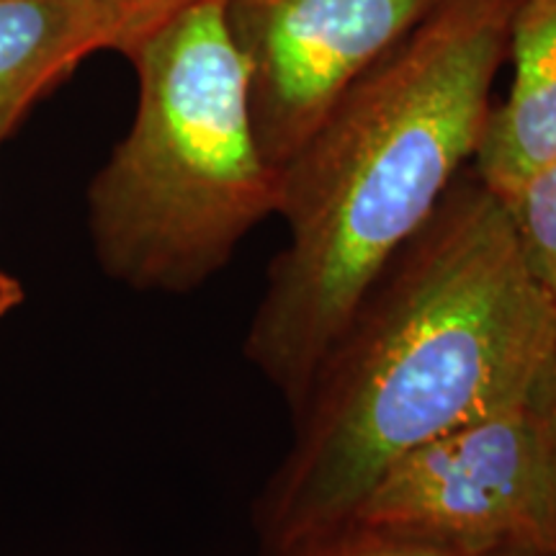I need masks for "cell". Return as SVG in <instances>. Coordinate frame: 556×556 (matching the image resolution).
Returning a JSON list of instances; mask_svg holds the SVG:
<instances>
[{"label":"cell","instance_id":"obj_2","mask_svg":"<svg viewBox=\"0 0 556 556\" xmlns=\"http://www.w3.org/2000/svg\"><path fill=\"white\" fill-rule=\"evenodd\" d=\"M516 3L443 0L281 168L287 242L242 353L289 409L364 291L475 160Z\"/></svg>","mask_w":556,"mask_h":556},{"label":"cell","instance_id":"obj_9","mask_svg":"<svg viewBox=\"0 0 556 556\" xmlns=\"http://www.w3.org/2000/svg\"><path fill=\"white\" fill-rule=\"evenodd\" d=\"M287 556H513L495 552L446 544V541L417 536V533L392 531L364 523H348L332 528L309 544L294 548Z\"/></svg>","mask_w":556,"mask_h":556},{"label":"cell","instance_id":"obj_10","mask_svg":"<svg viewBox=\"0 0 556 556\" xmlns=\"http://www.w3.org/2000/svg\"><path fill=\"white\" fill-rule=\"evenodd\" d=\"M106 3L119 13L124 26H127V45H124L122 54L137 37L157 26L160 21L170 18L173 13L189 9L193 3H204V0H106Z\"/></svg>","mask_w":556,"mask_h":556},{"label":"cell","instance_id":"obj_7","mask_svg":"<svg viewBox=\"0 0 556 556\" xmlns=\"http://www.w3.org/2000/svg\"><path fill=\"white\" fill-rule=\"evenodd\" d=\"M507 62L513 80L492 106L471 170L495 193L556 157V0H518Z\"/></svg>","mask_w":556,"mask_h":556},{"label":"cell","instance_id":"obj_3","mask_svg":"<svg viewBox=\"0 0 556 556\" xmlns=\"http://www.w3.org/2000/svg\"><path fill=\"white\" fill-rule=\"evenodd\" d=\"M124 54L137 111L90 180V240L103 274L124 287L189 294L276 217L281 170L255 137L227 0L173 13Z\"/></svg>","mask_w":556,"mask_h":556},{"label":"cell","instance_id":"obj_11","mask_svg":"<svg viewBox=\"0 0 556 556\" xmlns=\"http://www.w3.org/2000/svg\"><path fill=\"white\" fill-rule=\"evenodd\" d=\"M21 302H24V287L0 266V319L9 315L11 309H16Z\"/></svg>","mask_w":556,"mask_h":556},{"label":"cell","instance_id":"obj_1","mask_svg":"<svg viewBox=\"0 0 556 556\" xmlns=\"http://www.w3.org/2000/svg\"><path fill=\"white\" fill-rule=\"evenodd\" d=\"M556 366V309L503 199L467 170L387 263L289 409L253 507L263 556L343 526L409 451L520 397Z\"/></svg>","mask_w":556,"mask_h":556},{"label":"cell","instance_id":"obj_5","mask_svg":"<svg viewBox=\"0 0 556 556\" xmlns=\"http://www.w3.org/2000/svg\"><path fill=\"white\" fill-rule=\"evenodd\" d=\"M443 0H227L261 152L281 170Z\"/></svg>","mask_w":556,"mask_h":556},{"label":"cell","instance_id":"obj_12","mask_svg":"<svg viewBox=\"0 0 556 556\" xmlns=\"http://www.w3.org/2000/svg\"><path fill=\"white\" fill-rule=\"evenodd\" d=\"M554 482H556V402H554Z\"/></svg>","mask_w":556,"mask_h":556},{"label":"cell","instance_id":"obj_6","mask_svg":"<svg viewBox=\"0 0 556 556\" xmlns=\"http://www.w3.org/2000/svg\"><path fill=\"white\" fill-rule=\"evenodd\" d=\"M124 45L127 26L106 0H0V144L90 54Z\"/></svg>","mask_w":556,"mask_h":556},{"label":"cell","instance_id":"obj_4","mask_svg":"<svg viewBox=\"0 0 556 556\" xmlns=\"http://www.w3.org/2000/svg\"><path fill=\"white\" fill-rule=\"evenodd\" d=\"M554 402L556 366L394 462L348 520L477 552L556 556Z\"/></svg>","mask_w":556,"mask_h":556},{"label":"cell","instance_id":"obj_8","mask_svg":"<svg viewBox=\"0 0 556 556\" xmlns=\"http://www.w3.org/2000/svg\"><path fill=\"white\" fill-rule=\"evenodd\" d=\"M497 197L507 208L528 274L556 309V157Z\"/></svg>","mask_w":556,"mask_h":556}]
</instances>
